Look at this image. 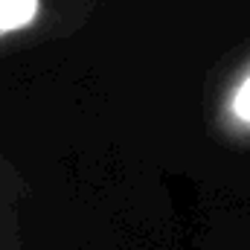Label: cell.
I'll use <instances>...</instances> for the list:
<instances>
[{"instance_id": "cell-2", "label": "cell", "mask_w": 250, "mask_h": 250, "mask_svg": "<svg viewBox=\"0 0 250 250\" xmlns=\"http://www.w3.org/2000/svg\"><path fill=\"white\" fill-rule=\"evenodd\" d=\"M209 114L221 140L233 146H250V50L221 79Z\"/></svg>"}, {"instance_id": "cell-3", "label": "cell", "mask_w": 250, "mask_h": 250, "mask_svg": "<svg viewBox=\"0 0 250 250\" xmlns=\"http://www.w3.org/2000/svg\"><path fill=\"white\" fill-rule=\"evenodd\" d=\"M26 204L29 187L21 169L0 157V250H29Z\"/></svg>"}, {"instance_id": "cell-1", "label": "cell", "mask_w": 250, "mask_h": 250, "mask_svg": "<svg viewBox=\"0 0 250 250\" xmlns=\"http://www.w3.org/2000/svg\"><path fill=\"white\" fill-rule=\"evenodd\" d=\"M73 21L70 0H0V56L67 32Z\"/></svg>"}]
</instances>
